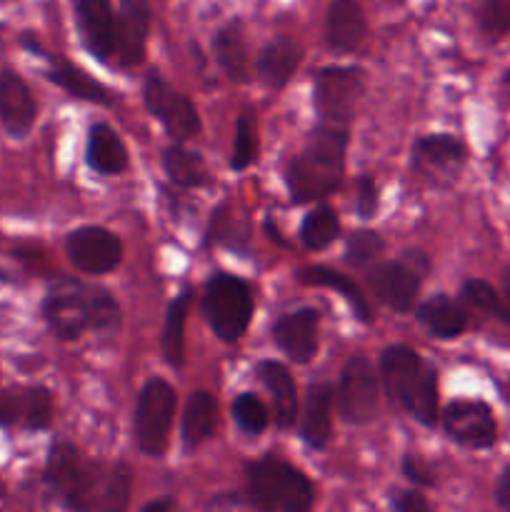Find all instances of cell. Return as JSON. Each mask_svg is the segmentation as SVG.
<instances>
[{"label":"cell","mask_w":510,"mask_h":512,"mask_svg":"<svg viewBox=\"0 0 510 512\" xmlns=\"http://www.w3.org/2000/svg\"><path fill=\"white\" fill-rule=\"evenodd\" d=\"M48 328L60 340H78L85 330H113L118 325V305L98 285L63 278L48 290L43 303Z\"/></svg>","instance_id":"cell-1"},{"label":"cell","mask_w":510,"mask_h":512,"mask_svg":"<svg viewBox=\"0 0 510 512\" xmlns=\"http://www.w3.org/2000/svg\"><path fill=\"white\" fill-rule=\"evenodd\" d=\"M345 145H348V128L340 125H320L310 135L308 145L288 165V188L295 203L325 198L340 188Z\"/></svg>","instance_id":"cell-2"},{"label":"cell","mask_w":510,"mask_h":512,"mask_svg":"<svg viewBox=\"0 0 510 512\" xmlns=\"http://www.w3.org/2000/svg\"><path fill=\"white\" fill-rule=\"evenodd\" d=\"M380 373L390 395L418 423L435 425L438 418V378L435 370L405 345H393L380 358Z\"/></svg>","instance_id":"cell-3"},{"label":"cell","mask_w":510,"mask_h":512,"mask_svg":"<svg viewBox=\"0 0 510 512\" xmlns=\"http://www.w3.org/2000/svg\"><path fill=\"white\" fill-rule=\"evenodd\" d=\"M248 495L263 512H305L313 505L310 480L273 455L248 465Z\"/></svg>","instance_id":"cell-4"},{"label":"cell","mask_w":510,"mask_h":512,"mask_svg":"<svg viewBox=\"0 0 510 512\" xmlns=\"http://www.w3.org/2000/svg\"><path fill=\"white\" fill-rule=\"evenodd\" d=\"M203 310L213 333L225 343H235L253 318V295L235 275H213L205 288Z\"/></svg>","instance_id":"cell-5"},{"label":"cell","mask_w":510,"mask_h":512,"mask_svg":"<svg viewBox=\"0 0 510 512\" xmlns=\"http://www.w3.org/2000/svg\"><path fill=\"white\" fill-rule=\"evenodd\" d=\"M45 483L68 510L88 512L90 505H93V473H90V468L70 443L60 440L50 448L48 465H45Z\"/></svg>","instance_id":"cell-6"},{"label":"cell","mask_w":510,"mask_h":512,"mask_svg":"<svg viewBox=\"0 0 510 512\" xmlns=\"http://www.w3.org/2000/svg\"><path fill=\"white\" fill-rule=\"evenodd\" d=\"M175 415V390L165 380H150L135 408V438L145 455H163Z\"/></svg>","instance_id":"cell-7"},{"label":"cell","mask_w":510,"mask_h":512,"mask_svg":"<svg viewBox=\"0 0 510 512\" xmlns=\"http://www.w3.org/2000/svg\"><path fill=\"white\" fill-rule=\"evenodd\" d=\"M365 88V73L360 68H323L315 78V105L323 125L348 128L353 110Z\"/></svg>","instance_id":"cell-8"},{"label":"cell","mask_w":510,"mask_h":512,"mask_svg":"<svg viewBox=\"0 0 510 512\" xmlns=\"http://www.w3.org/2000/svg\"><path fill=\"white\" fill-rule=\"evenodd\" d=\"M338 413L350 425L370 423L378 413V378L370 360L363 355L350 358L340 373Z\"/></svg>","instance_id":"cell-9"},{"label":"cell","mask_w":510,"mask_h":512,"mask_svg":"<svg viewBox=\"0 0 510 512\" xmlns=\"http://www.w3.org/2000/svg\"><path fill=\"white\" fill-rule=\"evenodd\" d=\"M145 105H148L150 113L165 125L173 138L188 140L193 135L200 133V118L198 110L193 108L188 98L183 93L173 88L168 80L160 73H150L145 80Z\"/></svg>","instance_id":"cell-10"},{"label":"cell","mask_w":510,"mask_h":512,"mask_svg":"<svg viewBox=\"0 0 510 512\" xmlns=\"http://www.w3.org/2000/svg\"><path fill=\"white\" fill-rule=\"evenodd\" d=\"M68 258L78 270L88 275H105L115 270L123 258V245L118 235L105 228H78L68 235Z\"/></svg>","instance_id":"cell-11"},{"label":"cell","mask_w":510,"mask_h":512,"mask_svg":"<svg viewBox=\"0 0 510 512\" xmlns=\"http://www.w3.org/2000/svg\"><path fill=\"white\" fill-rule=\"evenodd\" d=\"M445 430L465 448H490L495 443V418L480 400H455L443 413Z\"/></svg>","instance_id":"cell-12"},{"label":"cell","mask_w":510,"mask_h":512,"mask_svg":"<svg viewBox=\"0 0 510 512\" xmlns=\"http://www.w3.org/2000/svg\"><path fill=\"white\" fill-rule=\"evenodd\" d=\"M53 418V398L45 388H10L0 390V425L28 430H43Z\"/></svg>","instance_id":"cell-13"},{"label":"cell","mask_w":510,"mask_h":512,"mask_svg":"<svg viewBox=\"0 0 510 512\" xmlns=\"http://www.w3.org/2000/svg\"><path fill=\"white\" fill-rule=\"evenodd\" d=\"M150 33L148 0H120L115 15V53L123 65H138Z\"/></svg>","instance_id":"cell-14"},{"label":"cell","mask_w":510,"mask_h":512,"mask_svg":"<svg viewBox=\"0 0 510 512\" xmlns=\"http://www.w3.org/2000/svg\"><path fill=\"white\" fill-rule=\"evenodd\" d=\"M75 18L90 53L108 60L115 53V13L110 0H75Z\"/></svg>","instance_id":"cell-15"},{"label":"cell","mask_w":510,"mask_h":512,"mask_svg":"<svg viewBox=\"0 0 510 512\" xmlns=\"http://www.w3.org/2000/svg\"><path fill=\"white\" fill-rule=\"evenodd\" d=\"M368 283L380 303L388 305V308L393 310H400V313L413 308L415 300H418V290H420L418 275H415L410 268H405L403 263L375 265L368 275Z\"/></svg>","instance_id":"cell-16"},{"label":"cell","mask_w":510,"mask_h":512,"mask_svg":"<svg viewBox=\"0 0 510 512\" xmlns=\"http://www.w3.org/2000/svg\"><path fill=\"white\" fill-rule=\"evenodd\" d=\"M273 338L278 348L295 363H308L318 350V313L310 308L283 315L275 323Z\"/></svg>","instance_id":"cell-17"},{"label":"cell","mask_w":510,"mask_h":512,"mask_svg":"<svg viewBox=\"0 0 510 512\" xmlns=\"http://www.w3.org/2000/svg\"><path fill=\"white\" fill-rule=\"evenodd\" d=\"M0 120L13 138H25L35 123V100L18 73H0Z\"/></svg>","instance_id":"cell-18"},{"label":"cell","mask_w":510,"mask_h":512,"mask_svg":"<svg viewBox=\"0 0 510 512\" xmlns=\"http://www.w3.org/2000/svg\"><path fill=\"white\" fill-rule=\"evenodd\" d=\"M365 13L355 0H333L328 8V43L335 50H355L365 38Z\"/></svg>","instance_id":"cell-19"},{"label":"cell","mask_w":510,"mask_h":512,"mask_svg":"<svg viewBox=\"0 0 510 512\" xmlns=\"http://www.w3.org/2000/svg\"><path fill=\"white\" fill-rule=\"evenodd\" d=\"M300 58H303V50H300V45L295 43V40L275 38L260 50L255 68H258L260 80H263L265 85L280 88V85L288 83L290 75L298 70Z\"/></svg>","instance_id":"cell-20"},{"label":"cell","mask_w":510,"mask_h":512,"mask_svg":"<svg viewBox=\"0 0 510 512\" xmlns=\"http://www.w3.org/2000/svg\"><path fill=\"white\" fill-rule=\"evenodd\" d=\"M333 388L325 383L313 385L305 398L303 418H300V433H303L305 443L313 448H323L330 438V428H333Z\"/></svg>","instance_id":"cell-21"},{"label":"cell","mask_w":510,"mask_h":512,"mask_svg":"<svg viewBox=\"0 0 510 512\" xmlns=\"http://www.w3.org/2000/svg\"><path fill=\"white\" fill-rule=\"evenodd\" d=\"M258 378L268 388L275 405V423L280 428H290L298 415V398H295V383L288 370L275 360H265L258 365Z\"/></svg>","instance_id":"cell-22"},{"label":"cell","mask_w":510,"mask_h":512,"mask_svg":"<svg viewBox=\"0 0 510 512\" xmlns=\"http://www.w3.org/2000/svg\"><path fill=\"white\" fill-rule=\"evenodd\" d=\"M88 165L95 173L118 175L128 168V150L108 125H95L88 138Z\"/></svg>","instance_id":"cell-23"},{"label":"cell","mask_w":510,"mask_h":512,"mask_svg":"<svg viewBox=\"0 0 510 512\" xmlns=\"http://www.w3.org/2000/svg\"><path fill=\"white\" fill-rule=\"evenodd\" d=\"M418 320L435 335V338H458L468 325L465 310L448 295H433L418 308Z\"/></svg>","instance_id":"cell-24"},{"label":"cell","mask_w":510,"mask_h":512,"mask_svg":"<svg viewBox=\"0 0 510 512\" xmlns=\"http://www.w3.org/2000/svg\"><path fill=\"white\" fill-rule=\"evenodd\" d=\"M213 48L220 68L228 73L230 80L248 78V45H245V35L240 23H228L225 28H220L213 40Z\"/></svg>","instance_id":"cell-25"},{"label":"cell","mask_w":510,"mask_h":512,"mask_svg":"<svg viewBox=\"0 0 510 512\" xmlns=\"http://www.w3.org/2000/svg\"><path fill=\"white\" fill-rule=\"evenodd\" d=\"M218 425V403L210 393H193L183 413V438L188 445H200L213 435Z\"/></svg>","instance_id":"cell-26"},{"label":"cell","mask_w":510,"mask_h":512,"mask_svg":"<svg viewBox=\"0 0 510 512\" xmlns=\"http://www.w3.org/2000/svg\"><path fill=\"white\" fill-rule=\"evenodd\" d=\"M413 158L420 168L455 170L465 158V148L453 135H428L413 148Z\"/></svg>","instance_id":"cell-27"},{"label":"cell","mask_w":510,"mask_h":512,"mask_svg":"<svg viewBox=\"0 0 510 512\" xmlns=\"http://www.w3.org/2000/svg\"><path fill=\"white\" fill-rule=\"evenodd\" d=\"M298 278H300V283L320 285V288L338 290V293L343 295V298L348 300L350 305H353L355 315H358L360 320H365V323H368V320H370L368 303H365L363 293H360V288H358V285H355V280L348 278V275L338 273V270H330V268H320V265H313V268H303V270H300Z\"/></svg>","instance_id":"cell-28"},{"label":"cell","mask_w":510,"mask_h":512,"mask_svg":"<svg viewBox=\"0 0 510 512\" xmlns=\"http://www.w3.org/2000/svg\"><path fill=\"white\" fill-rule=\"evenodd\" d=\"M48 78L53 80L55 85H60L65 93L73 95V98L90 100V103H103V105L110 103L108 90H105L98 80H93L88 73H83V70L75 68V65L65 63V60H55L53 68L48 70Z\"/></svg>","instance_id":"cell-29"},{"label":"cell","mask_w":510,"mask_h":512,"mask_svg":"<svg viewBox=\"0 0 510 512\" xmlns=\"http://www.w3.org/2000/svg\"><path fill=\"white\" fill-rule=\"evenodd\" d=\"M163 165L168 170L170 180L183 188H195V185H203L208 173H205V165L200 160L198 153L193 150H185L183 145H170L163 155Z\"/></svg>","instance_id":"cell-30"},{"label":"cell","mask_w":510,"mask_h":512,"mask_svg":"<svg viewBox=\"0 0 510 512\" xmlns=\"http://www.w3.org/2000/svg\"><path fill=\"white\" fill-rule=\"evenodd\" d=\"M188 305V293H183L180 298H175L173 303H170L168 318H165L163 355L165 360H168V365H173V368H180V365H183V330L185 318H188Z\"/></svg>","instance_id":"cell-31"},{"label":"cell","mask_w":510,"mask_h":512,"mask_svg":"<svg viewBox=\"0 0 510 512\" xmlns=\"http://www.w3.org/2000/svg\"><path fill=\"white\" fill-rule=\"evenodd\" d=\"M338 235H340L338 213L330 208H315L313 213L305 215L303 228H300V238H303L305 248L310 250L328 248Z\"/></svg>","instance_id":"cell-32"},{"label":"cell","mask_w":510,"mask_h":512,"mask_svg":"<svg viewBox=\"0 0 510 512\" xmlns=\"http://www.w3.org/2000/svg\"><path fill=\"white\" fill-rule=\"evenodd\" d=\"M130 500V470L125 465H115L113 473L105 480L103 490L95 498V512H125Z\"/></svg>","instance_id":"cell-33"},{"label":"cell","mask_w":510,"mask_h":512,"mask_svg":"<svg viewBox=\"0 0 510 512\" xmlns=\"http://www.w3.org/2000/svg\"><path fill=\"white\" fill-rule=\"evenodd\" d=\"M258 158V128L250 113H243L235 123V148H233V168L245 170Z\"/></svg>","instance_id":"cell-34"},{"label":"cell","mask_w":510,"mask_h":512,"mask_svg":"<svg viewBox=\"0 0 510 512\" xmlns=\"http://www.w3.org/2000/svg\"><path fill=\"white\" fill-rule=\"evenodd\" d=\"M233 418H235V423L245 430V433L258 435V433H263L265 425H268V410H265V405L260 403L255 395L243 393L240 398H235Z\"/></svg>","instance_id":"cell-35"},{"label":"cell","mask_w":510,"mask_h":512,"mask_svg":"<svg viewBox=\"0 0 510 512\" xmlns=\"http://www.w3.org/2000/svg\"><path fill=\"white\" fill-rule=\"evenodd\" d=\"M480 28L495 38L510 33V0H485L480 8Z\"/></svg>","instance_id":"cell-36"},{"label":"cell","mask_w":510,"mask_h":512,"mask_svg":"<svg viewBox=\"0 0 510 512\" xmlns=\"http://www.w3.org/2000/svg\"><path fill=\"white\" fill-rule=\"evenodd\" d=\"M380 253H383V240H380V235L363 230V233H355L350 238L345 258H348L350 265H365L378 258Z\"/></svg>","instance_id":"cell-37"},{"label":"cell","mask_w":510,"mask_h":512,"mask_svg":"<svg viewBox=\"0 0 510 512\" xmlns=\"http://www.w3.org/2000/svg\"><path fill=\"white\" fill-rule=\"evenodd\" d=\"M463 298L468 300L470 305H475L478 310H483V313H500L498 293H495L485 280H468V283L463 285Z\"/></svg>","instance_id":"cell-38"},{"label":"cell","mask_w":510,"mask_h":512,"mask_svg":"<svg viewBox=\"0 0 510 512\" xmlns=\"http://www.w3.org/2000/svg\"><path fill=\"white\" fill-rule=\"evenodd\" d=\"M355 210L360 218H370L378 210V188L370 178L358 180V198H355Z\"/></svg>","instance_id":"cell-39"},{"label":"cell","mask_w":510,"mask_h":512,"mask_svg":"<svg viewBox=\"0 0 510 512\" xmlns=\"http://www.w3.org/2000/svg\"><path fill=\"white\" fill-rule=\"evenodd\" d=\"M393 512H430L428 500L418 490H405L393 500Z\"/></svg>","instance_id":"cell-40"},{"label":"cell","mask_w":510,"mask_h":512,"mask_svg":"<svg viewBox=\"0 0 510 512\" xmlns=\"http://www.w3.org/2000/svg\"><path fill=\"white\" fill-rule=\"evenodd\" d=\"M208 512H250L248 505L238 498V495H220L210 503Z\"/></svg>","instance_id":"cell-41"},{"label":"cell","mask_w":510,"mask_h":512,"mask_svg":"<svg viewBox=\"0 0 510 512\" xmlns=\"http://www.w3.org/2000/svg\"><path fill=\"white\" fill-rule=\"evenodd\" d=\"M495 503L500 505V510L510 512V468L500 475L498 485H495Z\"/></svg>","instance_id":"cell-42"},{"label":"cell","mask_w":510,"mask_h":512,"mask_svg":"<svg viewBox=\"0 0 510 512\" xmlns=\"http://www.w3.org/2000/svg\"><path fill=\"white\" fill-rule=\"evenodd\" d=\"M405 475H408L410 480H415V483H420V485H430V483H433V478H430V473H425L423 463H420L418 458H408V460H405Z\"/></svg>","instance_id":"cell-43"},{"label":"cell","mask_w":510,"mask_h":512,"mask_svg":"<svg viewBox=\"0 0 510 512\" xmlns=\"http://www.w3.org/2000/svg\"><path fill=\"white\" fill-rule=\"evenodd\" d=\"M498 318L505 320V323H510V268L505 270L503 275V298H500Z\"/></svg>","instance_id":"cell-44"},{"label":"cell","mask_w":510,"mask_h":512,"mask_svg":"<svg viewBox=\"0 0 510 512\" xmlns=\"http://www.w3.org/2000/svg\"><path fill=\"white\" fill-rule=\"evenodd\" d=\"M170 508H173V500L160 498V500H153V503L145 505V508L140 512H170Z\"/></svg>","instance_id":"cell-45"},{"label":"cell","mask_w":510,"mask_h":512,"mask_svg":"<svg viewBox=\"0 0 510 512\" xmlns=\"http://www.w3.org/2000/svg\"><path fill=\"white\" fill-rule=\"evenodd\" d=\"M508 80H510V73H508Z\"/></svg>","instance_id":"cell-46"}]
</instances>
